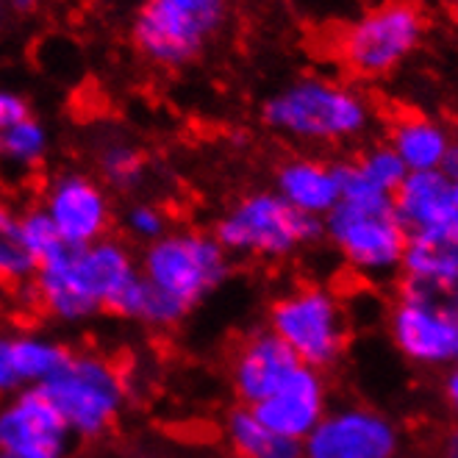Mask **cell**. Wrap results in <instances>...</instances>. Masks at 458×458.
Listing matches in <instances>:
<instances>
[{"mask_svg":"<svg viewBox=\"0 0 458 458\" xmlns=\"http://www.w3.org/2000/svg\"><path fill=\"white\" fill-rule=\"evenodd\" d=\"M72 434L42 386L0 400V455L67 458Z\"/></svg>","mask_w":458,"mask_h":458,"instance_id":"obj_12","label":"cell"},{"mask_svg":"<svg viewBox=\"0 0 458 458\" xmlns=\"http://www.w3.org/2000/svg\"><path fill=\"white\" fill-rule=\"evenodd\" d=\"M50 153V131L34 114L0 131V167L9 173H31Z\"/></svg>","mask_w":458,"mask_h":458,"instance_id":"obj_23","label":"cell"},{"mask_svg":"<svg viewBox=\"0 0 458 458\" xmlns=\"http://www.w3.org/2000/svg\"><path fill=\"white\" fill-rule=\"evenodd\" d=\"M442 173L455 183L458 181V131H453V140H450V148L445 153V161H442Z\"/></svg>","mask_w":458,"mask_h":458,"instance_id":"obj_32","label":"cell"},{"mask_svg":"<svg viewBox=\"0 0 458 458\" xmlns=\"http://www.w3.org/2000/svg\"><path fill=\"white\" fill-rule=\"evenodd\" d=\"M392 200L397 220L409 233L428 231L458 214L453 181L442 170L409 173Z\"/></svg>","mask_w":458,"mask_h":458,"instance_id":"obj_18","label":"cell"},{"mask_svg":"<svg viewBox=\"0 0 458 458\" xmlns=\"http://www.w3.org/2000/svg\"><path fill=\"white\" fill-rule=\"evenodd\" d=\"M439 392H442V403H445V409L450 411V417L458 420V364L445 369Z\"/></svg>","mask_w":458,"mask_h":458,"instance_id":"obj_30","label":"cell"},{"mask_svg":"<svg viewBox=\"0 0 458 458\" xmlns=\"http://www.w3.org/2000/svg\"><path fill=\"white\" fill-rule=\"evenodd\" d=\"M406 437L400 422L369 403L331 406L303 439V458H400Z\"/></svg>","mask_w":458,"mask_h":458,"instance_id":"obj_10","label":"cell"},{"mask_svg":"<svg viewBox=\"0 0 458 458\" xmlns=\"http://www.w3.org/2000/svg\"><path fill=\"white\" fill-rule=\"evenodd\" d=\"M437 458H458V420H453L437 437Z\"/></svg>","mask_w":458,"mask_h":458,"instance_id":"obj_31","label":"cell"},{"mask_svg":"<svg viewBox=\"0 0 458 458\" xmlns=\"http://www.w3.org/2000/svg\"><path fill=\"white\" fill-rule=\"evenodd\" d=\"M211 233L231 259L278 264L322 242V223L286 206L273 190H253L220 214Z\"/></svg>","mask_w":458,"mask_h":458,"instance_id":"obj_6","label":"cell"},{"mask_svg":"<svg viewBox=\"0 0 458 458\" xmlns=\"http://www.w3.org/2000/svg\"><path fill=\"white\" fill-rule=\"evenodd\" d=\"M328 409H331V384L326 378V372L298 364L289 378L267 400H261L253 411L276 434L303 445V439L326 417Z\"/></svg>","mask_w":458,"mask_h":458,"instance_id":"obj_15","label":"cell"},{"mask_svg":"<svg viewBox=\"0 0 458 458\" xmlns=\"http://www.w3.org/2000/svg\"><path fill=\"white\" fill-rule=\"evenodd\" d=\"M0 458H14V455H0Z\"/></svg>","mask_w":458,"mask_h":458,"instance_id":"obj_37","label":"cell"},{"mask_svg":"<svg viewBox=\"0 0 458 458\" xmlns=\"http://www.w3.org/2000/svg\"><path fill=\"white\" fill-rule=\"evenodd\" d=\"M453 195H455V206H458V181L453 183Z\"/></svg>","mask_w":458,"mask_h":458,"instance_id":"obj_34","label":"cell"},{"mask_svg":"<svg viewBox=\"0 0 458 458\" xmlns=\"http://www.w3.org/2000/svg\"><path fill=\"white\" fill-rule=\"evenodd\" d=\"M455 20H458V6H455Z\"/></svg>","mask_w":458,"mask_h":458,"instance_id":"obj_38","label":"cell"},{"mask_svg":"<svg viewBox=\"0 0 458 458\" xmlns=\"http://www.w3.org/2000/svg\"><path fill=\"white\" fill-rule=\"evenodd\" d=\"M428 14L417 0H384L347 22L336 39V56L364 81L389 78L422 47Z\"/></svg>","mask_w":458,"mask_h":458,"instance_id":"obj_9","label":"cell"},{"mask_svg":"<svg viewBox=\"0 0 458 458\" xmlns=\"http://www.w3.org/2000/svg\"><path fill=\"white\" fill-rule=\"evenodd\" d=\"M455 364H458V361H455Z\"/></svg>","mask_w":458,"mask_h":458,"instance_id":"obj_39","label":"cell"},{"mask_svg":"<svg viewBox=\"0 0 458 458\" xmlns=\"http://www.w3.org/2000/svg\"><path fill=\"white\" fill-rule=\"evenodd\" d=\"M458 273V214L428 231L409 233L403 276Z\"/></svg>","mask_w":458,"mask_h":458,"instance_id":"obj_21","label":"cell"},{"mask_svg":"<svg viewBox=\"0 0 458 458\" xmlns=\"http://www.w3.org/2000/svg\"><path fill=\"white\" fill-rule=\"evenodd\" d=\"M123 231H125V242H140V245H150V242L161 239L170 228V214L165 206H158L153 200H137L131 203L125 211H123Z\"/></svg>","mask_w":458,"mask_h":458,"instance_id":"obj_28","label":"cell"},{"mask_svg":"<svg viewBox=\"0 0 458 458\" xmlns=\"http://www.w3.org/2000/svg\"><path fill=\"white\" fill-rule=\"evenodd\" d=\"M31 117V103L22 92L12 89V87H0V131Z\"/></svg>","mask_w":458,"mask_h":458,"instance_id":"obj_29","label":"cell"},{"mask_svg":"<svg viewBox=\"0 0 458 458\" xmlns=\"http://www.w3.org/2000/svg\"><path fill=\"white\" fill-rule=\"evenodd\" d=\"M95 167L98 178L117 192H133L140 190L148 178V161L140 145H133L125 137H103L95 145Z\"/></svg>","mask_w":458,"mask_h":458,"instance_id":"obj_22","label":"cell"},{"mask_svg":"<svg viewBox=\"0 0 458 458\" xmlns=\"http://www.w3.org/2000/svg\"><path fill=\"white\" fill-rule=\"evenodd\" d=\"M4 9H6V4H4V0H0V20H4Z\"/></svg>","mask_w":458,"mask_h":458,"instance_id":"obj_35","label":"cell"},{"mask_svg":"<svg viewBox=\"0 0 458 458\" xmlns=\"http://www.w3.org/2000/svg\"><path fill=\"white\" fill-rule=\"evenodd\" d=\"M273 192L294 211L322 223L342 195L336 161L317 156H289L273 173Z\"/></svg>","mask_w":458,"mask_h":458,"instance_id":"obj_17","label":"cell"},{"mask_svg":"<svg viewBox=\"0 0 458 458\" xmlns=\"http://www.w3.org/2000/svg\"><path fill=\"white\" fill-rule=\"evenodd\" d=\"M4 4L17 14H34L45 6V0H4Z\"/></svg>","mask_w":458,"mask_h":458,"instance_id":"obj_33","label":"cell"},{"mask_svg":"<svg viewBox=\"0 0 458 458\" xmlns=\"http://www.w3.org/2000/svg\"><path fill=\"white\" fill-rule=\"evenodd\" d=\"M39 206L56 225L64 248H84L103 236H112L114 200L109 186L92 173L64 170L53 175L45 183Z\"/></svg>","mask_w":458,"mask_h":458,"instance_id":"obj_11","label":"cell"},{"mask_svg":"<svg viewBox=\"0 0 458 458\" xmlns=\"http://www.w3.org/2000/svg\"><path fill=\"white\" fill-rule=\"evenodd\" d=\"M62 414L72 439H103L128 406V381L120 364L98 350L70 353L62 369L42 386Z\"/></svg>","mask_w":458,"mask_h":458,"instance_id":"obj_7","label":"cell"},{"mask_svg":"<svg viewBox=\"0 0 458 458\" xmlns=\"http://www.w3.org/2000/svg\"><path fill=\"white\" fill-rule=\"evenodd\" d=\"M453 128L428 114H400L386 133V145L397 153L409 173L442 170Z\"/></svg>","mask_w":458,"mask_h":458,"instance_id":"obj_19","label":"cell"},{"mask_svg":"<svg viewBox=\"0 0 458 458\" xmlns=\"http://www.w3.org/2000/svg\"><path fill=\"white\" fill-rule=\"evenodd\" d=\"M261 120L289 142L339 148L364 140L375 128V103L347 81L301 75L264 100Z\"/></svg>","mask_w":458,"mask_h":458,"instance_id":"obj_3","label":"cell"},{"mask_svg":"<svg viewBox=\"0 0 458 458\" xmlns=\"http://www.w3.org/2000/svg\"><path fill=\"white\" fill-rule=\"evenodd\" d=\"M267 328L273 331L301 364L319 372L334 369L350 347V322L342 294L328 284L303 281L278 292L267 306Z\"/></svg>","mask_w":458,"mask_h":458,"instance_id":"obj_4","label":"cell"},{"mask_svg":"<svg viewBox=\"0 0 458 458\" xmlns=\"http://www.w3.org/2000/svg\"><path fill=\"white\" fill-rule=\"evenodd\" d=\"M445 4H450V6H458V0H445Z\"/></svg>","mask_w":458,"mask_h":458,"instance_id":"obj_36","label":"cell"},{"mask_svg":"<svg viewBox=\"0 0 458 458\" xmlns=\"http://www.w3.org/2000/svg\"><path fill=\"white\" fill-rule=\"evenodd\" d=\"M400 458H403V455H400Z\"/></svg>","mask_w":458,"mask_h":458,"instance_id":"obj_40","label":"cell"},{"mask_svg":"<svg viewBox=\"0 0 458 458\" xmlns=\"http://www.w3.org/2000/svg\"><path fill=\"white\" fill-rule=\"evenodd\" d=\"M231 264L211 231L173 225L140 250V278L192 314L228 284Z\"/></svg>","mask_w":458,"mask_h":458,"instance_id":"obj_5","label":"cell"},{"mask_svg":"<svg viewBox=\"0 0 458 458\" xmlns=\"http://www.w3.org/2000/svg\"><path fill=\"white\" fill-rule=\"evenodd\" d=\"M72 350L47 331H0V400L22 389L45 386Z\"/></svg>","mask_w":458,"mask_h":458,"instance_id":"obj_16","label":"cell"},{"mask_svg":"<svg viewBox=\"0 0 458 458\" xmlns=\"http://www.w3.org/2000/svg\"><path fill=\"white\" fill-rule=\"evenodd\" d=\"M34 273L37 261L20 236V208L0 200V286L29 289Z\"/></svg>","mask_w":458,"mask_h":458,"instance_id":"obj_24","label":"cell"},{"mask_svg":"<svg viewBox=\"0 0 458 458\" xmlns=\"http://www.w3.org/2000/svg\"><path fill=\"white\" fill-rule=\"evenodd\" d=\"M397 298L425 306L458 328V273L450 276H400Z\"/></svg>","mask_w":458,"mask_h":458,"instance_id":"obj_26","label":"cell"},{"mask_svg":"<svg viewBox=\"0 0 458 458\" xmlns=\"http://www.w3.org/2000/svg\"><path fill=\"white\" fill-rule=\"evenodd\" d=\"M20 236H22L25 250L31 253V259L37 264L53 259L64 248L56 225H53V220L47 217V211L39 203L20 208Z\"/></svg>","mask_w":458,"mask_h":458,"instance_id":"obj_27","label":"cell"},{"mask_svg":"<svg viewBox=\"0 0 458 458\" xmlns=\"http://www.w3.org/2000/svg\"><path fill=\"white\" fill-rule=\"evenodd\" d=\"M386 336L394 353L417 369L445 372L458 361V328L406 298H394L389 306Z\"/></svg>","mask_w":458,"mask_h":458,"instance_id":"obj_13","label":"cell"},{"mask_svg":"<svg viewBox=\"0 0 458 458\" xmlns=\"http://www.w3.org/2000/svg\"><path fill=\"white\" fill-rule=\"evenodd\" d=\"M137 281L140 253L120 236H103L84 248H62L37 264L29 294L50 322L75 328L103 311H114Z\"/></svg>","mask_w":458,"mask_h":458,"instance_id":"obj_1","label":"cell"},{"mask_svg":"<svg viewBox=\"0 0 458 458\" xmlns=\"http://www.w3.org/2000/svg\"><path fill=\"white\" fill-rule=\"evenodd\" d=\"M223 437L236 458H303L301 442L276 434L248 406H236L228 411Z\"/></svg>","mask_w":458,"mask_h":458,"instance_id":"obj_20","label":"cell"},{"mask_svg":"<svg viewBox=\"0 0 458 458\" xmlns=\"http://www.w3.org/2000/svg\"><path fill=\"white\" fill-rule=\"evenodd\" d=\"M298 364L301 361L294 359L292 350L267 326L245 334L236 342L228 361V381L239 406L256 409L289 378Z\"/></svg>","mask_w":458,"mask_h":458,"instance_id":"obj_14","label":"cell"},{"mask_svg":"<svg viewBox=\"0 0 458 458\" xmlns=\"http://www.w3.org/2000/svg\"><path fill=\"white\" fill-rule=\"evenodd\" d=\"M344 165L364 186H369L372 192H381L389 198H394L400 183L409 175V170L403 167V161L386 142L367 145L356 158H347Z\"/></svg>","mask_w":458,"mask_h":458,"instance_id":"obj_25","label":"cell"},{"mask_svg":"<svg viewBox=\"0 0 458 458\" xmlns=\"http://www.w3.org/2000/svg\"><path fill=\"white\" fill-rule=\"evenodd\" d=\"M336 170L342 195L322 220V239L356 278L367 284L400 281L409 231L397 220L394 200L364 186L344 161H336Z\"/></svg>","mask_w":458,"mask_h":458,"instance_id":"obj_2","label":"cell"},{"mask_svg":"<svg viewBox=\"0 0 458 458\" xmlns=\"http://www.w3.org/2000/svg\"><path fill=\"white\" fill-rule=\"evenodd\" d=\"M228 17V0H142L131 22V42L145 62L178 70L203 56Z\"/></svg>","mask_w":458,"mask_h":458,"instance_id":"obj_8","label":"cell"}]
</instances>
